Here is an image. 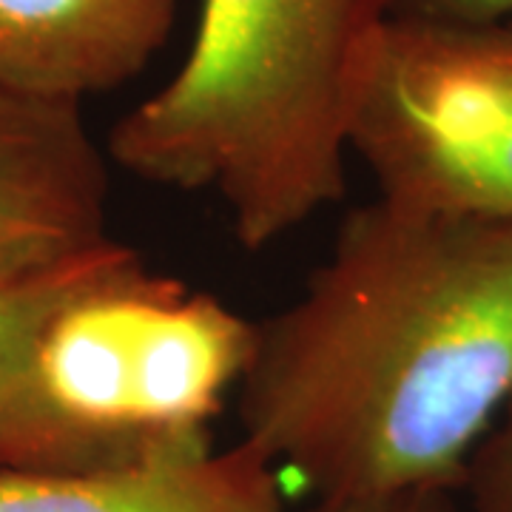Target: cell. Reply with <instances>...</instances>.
Masks as SVG:
<instances>
[{
  "mask_svg": "<svg viewBox=\"0 0 512 512\" xmlns=\"http://www.w3.org/2000/svg\"><path fill=\"white\" fill-rule=\"evenodd\" d=\"M512 399V222L353 208L305 291L254 322L242 441L316 504L461 495Z\"/></svg>",
  "mask_w": 512,
  "mask_h": 512,
  "instance_id": "obj_1",
  "label": "cell"
},
{
  "mask_svg": "<svg viewBox=\"0 0 512 512\" xmlns=\"http://www.w3.org/2000/svg\"><path fill=\"white\" fill-rule=\"evenodd\" d=\"M390 18V0H202L180 69L114 123L106 154L220 197L239 245L262 251L345 197Z\"/></svg>",
  "mask_w": 512,
  "mask_h": 512,
  "instance_id": "obj_2",
  "label": "cell"
},
{
  "mask_svg": "<svg viewBox=\"0 0 512 512\" xmlns=\"http://www.w3.org/2000/svg\"><path fill=\"white\" fill-rule=\"evenodd\" d=\"M254 322L111 242L0 382V473H86L208 447Z\"/></svg>",
  "mask_w": 512,
  "mask_h": 512,
  "instance_id": "obj_3",
  "label": "cell"
},
{
  "mask_svg": "<svg viewBox=\"0 0 512 512\" xmlns=\"http://www.w3.org/2000/svg\"><path fill=\"white\" fill-rule=\"evenodd\" d=\"M350 154L382 197L512 222V20L390 18Z\"/></svg>",
  "mask_w": 512,
  "mask_h": 512,
  "instance_id": "obj_4",
  "label": "cell"
},
{
  "mask_svg": "<svg viewBox=\"0 0 512 512\" xmlns=\"http://www.w3.org/2000/svg\"><path fill=\"white\" fill-rule=\"evenodd\" d=\"M106 160L83 103L0 86V293L114 242Z\"/></svg>",
  "mask_w": 512,
  "mask_h": 512,
  "instance_id": "obj_5",
  "label": "cell"
},
{
  "mask_svg": "<svg viewBox=\"0 0 512 512\" xmlns=\"http://www.w3.org/2000/svg\"><path fill=\"white\" fill-rule=\"evenodd\" d=\"M183 0H0V86L83 103L134 80Z\"/></svg>",
  "mask_w": 512,
  "mask_h": 512,
  "instance_id": "obj_6",
  "label": "cell"
},
{
  "mask_svg": "<svg viewBox=\"0 0 512 512\" xmlns=\"http://www.w3.org/2000/svg\"><path fill=\"white\" fill-rule=\"evenodd\" d=\"M0 512H291L285 478L248 441L86 473H0Z\"/></svg>",
  "mask_w": 512,
  "mask_h": 512,
  "instance_id": "obj_7",
  "label": "cell"
},
{
  "mask_svg": "<svg viewBox=\"0 0 512 512\" xmlns=\"http://www.w3.org/2000/svg\"><path fill=\"white\" fill-rule=\"evenodd\" d=\"M106 248L77 259L55 274L40 276L35 282H26L20 288L0 293V382L18 362L20 353L29 345V339L35 336V330L43 325V319L55 311L57 302L83 279V274L92 268L94 259Z\"/></svg>",
  "mask_w": 512,
  "mask_h": 512,
  "instance_id": "obj_8",
  "label": "cell"
},
{
  "mask_svg": "<svg viewBox=\"0 0 512 512\" xmlns=\"http://www.w3.org/2000/svg\"><path fill=\"white\" fill-rule=\"evenodd\" d=\"M467 512H512V399L467 467Z\"/></svg>",
  "mask_w": 512,
  "mask_h": 512,
  "instance_id": "obj_9",
  "label": "cell"
},
{
  "mask_svg": "<svg viewBox=\"0 0 512 512\" xmlns=\"http://www.w3.org/2000/svg\"><path fill=\"white\" fill-rule=\"evenodd\" d=\"M390 15L421 23L512 20V0H390Z\"/></svg>",
  "mask_w": 512,
  "mask_h": 512,
  "instance_id": "obj_10",
  "label": "cell"
},
{
  "mask_svg": "<svg viewBox=\"0 0 512 512\" xmlns=\"http://www.w3.org/2000/svg\"><path fill=\"white\" fill-rule=\"evenodd\" d=\"M461 495L416 493L396 498H370V501H325L313 504L311 512H461Z\"/></svg>",
  "mask_w": 512,
  "mask_h": 512,
  "instance_id": "obj_11",
  "label": "cell"
}]
</instances>
